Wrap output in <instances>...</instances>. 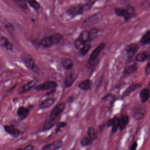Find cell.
I'll use <instances>...</instances> for the list:
<instances>
[{"label": "cell", "mask_w": 150, "mask_h": 150, "mask_svg": "<svg viewBox=\"0 0 150 150\" xmlns=\"http://www.w3.org/2000/svg\"><path fill=\"white\" fill-rule=\"evenodd\" d=\"M63 38L62 34L55 33L45 37L41 40L40 42V45L44 48H49L59 43Z\"/></svg>", "instance_id": "1"}, {"label": "cell", "mask_w": 150, "mask_h": 150, "mask_svg": "<svg viewBox=\"0 0 150 150\" xmlns=\"http://www.w3.org/2000/svg\"><path fill=\"white\" fill-rule=\"evenodd\" d=\"M20 59L28 69L36 74L40 73L39 69L35 64L33 58L30 54L27 53L22 54L20 56Z\"/></svg>", "instance_id": "2"}, {"label": "cell", "mask_w": 150, "mask_h": 150, "mask_svg": "<svg viewBox=\"0 0 150 150\" xmlns=\"http://www.w3.org/2000/svg\"><path fill=\"white\" fill-rule=\"evenodd\" d=\"M139 49V46L136 44H132L126 47L122 52V56L125 60L128 61L132 59L136 54Z\"/></svg>", "instance_id": "3"}, {"label": "cell", "mask_w": 150, "mask_h": 150, "mask_svg": "<svg viewBox=\"0 0 150 150\" xmlns=\"http://www.w3.org/2000/svg\"><path fill=\"white\" fill-rule=\"evenodd\" d=\"M83 12V5L82 4H74L69 7L67 11V14L72 18L82 15Z\"/></svg>", "instance_id": "4"}, {"label": "cell", "mask_w": 150, "mask_h": 150, "mask_svg": "<svg viewBox=\"0 0 150 150\" xmlns=\"http://www.w3.org/2000/svg\"><path fill=\"white\" fill-rule=\"evenodd\" d=\"M65 108V105L64 103H60L55 106L50 113L49 115V120L54 121L61 113Z\"/></svg>", "instance_id": "5"}, {"label": "cell", "mask_w": 150, "mask_h": 150, "mask_svg": "<svg viewBox=\"0 0 150 150\" xmlns=\"http://www.w3.org/2000/svg\"><path fill=\"white\" fill-rule=\"evenodd\" d=\"M57 83L54 81H47L43 83L38 85L34 88V90L37 91H41L43 90H51L57 87Z\"/></svg>", "instance_id": "6"}, {"label": "cell", "mask_w": 150, "mask_h": 150, "mask_svg": "<svg viewBox=\"0 0 150 150\" xmlns=\"http://www.w3.org/2000/svg\"><path fill=\"white\" fill-rule=\"evenodd\" d=\"M105 45L104 43H102L99 45L98 46L91 54L87 62H92L97 60L98 57L105 48Z\"/></svg>", "instance_id": "7"}, {"label": "cell", "mask_w": 150, "mask_h": 150, "mask_svg": "<svg viewBox=\"0 0 150 150\" xmlns=\"http://www.w3.org/2000/svg\"><path fill=\"white\" fill-rule=\"evenodd\" d=\"M115 13L116 16L119 17H122L126 22H128L132 18V15L127 9L122 8H116L115 9Z\"/></svg>", "instance_id": "8"}, {"label": "cell", "mask_w": 150, "mask_h": 150, "mask_svg": "<svg viewBox=\"0 0 150 150\" xmlns=\"http://www.w3.org/2000/svg\"><path fill=\"white\" fill-rule=\"evenodd\" d=\"M4 128L5 132L9 134L12 137L17 138L20 134V131L17 129H16L14 125H5Z\"/></svg>", "instance_id": "9"}, {"label": "cell", "mask_w": 150, "mask_h": 150, "mask_svg": "<svg viewBox=\"0 0 150 150\" xmlns=\"http://www.w3.org/2000/svg\"><path fill=\"white\" fill-rule=\"evenodd\" d=\"M63 145L62 142L60 140H57L53 142L45 145L43 150H57L61 149Z\"/></svg>", "instance_id": "10"}, {"label": "cell", "mask_w": 150, "mask_h": 150, "mask_svg": "<svg viewBox=\"0 0 150 150\" xmlns=\"http://www.w3.org/2000/svg\"><path fill=\"white\" fill-rule=\"evenodd\" d=\"M120 120L117 117H115L112 120H109L107 122V126L108 127H112V131L115 133L118 130L119 128Z\"/></svg>", "instance_id": "11"}, {"label": "cell", "mask_w": 150, "mask_h": 150, "mask_svg": "<svg viewBox=\"0 0 150 150\" xmlns=\"http://www.w3.org/2000/svg\"><path fill=\"white\" fill-rule=\"evenodd\" d=\"M0 46L8 51H12L13 49L12 44L4 36H0Z\"/></svg>", "instance_id": "12"}, {"label": "cell", "mask_w": 150, "mask_h": 150, "mask_svg": "<svg viewBox=\"0 0 150 150\" xmlns=\"http://www.w3.org/2000/svg\"><path fill=\"white\" fill-rule=\"evenodd\" d=\"M137 70V66L134 62H129L127 64L124 70V73L125 74H133Z\"/></svg>", "instance_id": "13"}, {"label": "cell", "mask_w": 150, "mask_h": 150, "mask_svg": "<svg viewBox=\"0 0 150 150\" xmlns=\"http://www.w3.org/2000/svg\"><path fill=\"white\" fill-rule=\"evenodd\" d=\"M29 114V110L23 106L18 108L17 111V115L21 120H25L28 116Z\"/></svg>", "instance_id": "14"}, {"label": "cell", "mask_w": 150, "mask_h": 150, "mask_svg": "<svg viewBox=\"0 0 150 150\" xmlns=\"http://www.w3.org/2000/svg\"><path fill=\"white\" fill-rule=\"evenodd\" d=\"M36 83V82L34 80H31L28 83H26L19 89V93L21 94V93H24L30 91L32 88L35 86Z\"/></svg>", "instance_id": "15"}, {"label": "cell", "mask_w": 150, "mask_h": 150, "mask_svg": "<svg viewBox=\"0 0 150 150\" xmlns=\"http://www.w3.org/2000/svg\"><path fill=\"white\" fill-rule=\"evenodd\" d=\"M54 98H48L42 101L39 105L40 109H45L52 106L55 102Z\"/></svg>", "instance_id": "16"}, {"label": "cell", "mask_w": 150, "mask_h": 150, "mask_svg": "<svg viewBox=\"0 0 150 150\" xmlns=\"http://www.w3.org/2000/svg\"><path fill=\"white\" fill-rule=\"evenodd\" d=\"M92 85L91 80L87 79L82 81L79 85V87L83 91H88L91 89Z\"/></svg>", "instance_id": "17"}, {"label": "cell", "mask_w": 150, "mask_h": 150, "mask_svg": "<svg viewBox=\"0 0 150 150\" xmlns=\"http://www.w3.org/2000/svg\"><path fill=\"white\" fill-rule=\"evenodd\" d=\"M150 54L147 51H143L138 54L137 56L136 59L137 62H144L147 60L150 57Z\"/></svg>", "instance_id": "18"}, {"label": "cell", "mask_w": 150, "mask_h": 150, "mask_svg": "<svg viewBox=\"0 0 150 150\" xmlns=\"http://www.w3.org/2000/svg\"><path fill=\"white\" fill-rule=\"evenodd\" d=\"M89 38H90V32L88 30H83L82 31L79 35L78 38L86 45L87 42H89Z\"/></svg>", "instance_id": "19"}, {"label": "cell", "mask_w": 150, "mask_h": 150, "mask_svg": "<svg viewBox=\"0 0 150 150\" xmlns=\"http://www.w3.org/2000/svg\"><path fill=\"white\" fill-rule=\"evenodd\" d=\"M140 96L142 102H146L150 98V90L149 89H146V88L143 89L140 93Z\"/></svg>", "instance_id": "20"}, {"label": "cell", "mask_w": 150, "mask_h": 150, "mask_svg": "<svg viewBox=\"0 0 150 150\" xmlns=\"http://www.w3.org/2000/svg\"><path fill=\"white\" fill-rule=\"evenodd\" d=\"M145 113V110H144V108H138L134 112V118L136 120H142L144 117Z\"/></svg>", "instance_id": "21"}, {"label": "cell", "mask_w": 150, "mask_h": 150, "mask_svg": "<svg viewBox=\"0 0 150 150\" xmlns=\"http://www.w3.org/2000/svg\"><path fill=\"white\" fill-rule=\"evenodd\" d=\"M87 135L89 138L92 140L94 141L98 138V133L94 128L90 127L87 130Z\"/></svg>", "instance_id": "22"}, {"label": "cell", "mask_w": 150, "mask_h": 150, "mask_svg": "<svg viewBox=\"0 0 150 150\" xmlns=\"http://www.w3.org/2000/svg\"><path fill=\"white\" fill-rule=\"evenodd\" d=\"M62 64L63 67L67 70L71 69L74 66L73 61L68 58L63 59L62 62Z\"/></svg>", "instance_id": "23"}, {"label": "cell", "mask_w": 150, "mask_h": 150, "mask_svg": "<svg viewBox=\"0 0 150 150\" xmlns=\"http://www.w3.org/2000/svg\"><path fill=\"white\" fill-rule=\"evenodd\" d=\"M129 122V118L127 115H123L120 120L119 128L120 130L125 129Z\"/></svg>", "instance_id": "24"}, {"label": "cell", "mask_w": 150, "mask_h": 150, "mask_svg": "<svg viewBox=\"0 0 150 150\" xmlns=\"http://www.w3.org/2000/svg\"><path fill=\"white\" fill-rule=\"evenodd\" d=\"M74 82V79L72 74H69L67 76L65 79V86L66 88H69L73 84Z\"/></svg>", "instance_id": "25"}, {"label": "cell", "mask_w": 150, "mask_h": 150, "mask_svg": "<svg viewBox=\"0 0 150 150\" xmlns=\"http://www.w3.org/2000/svg\"><path fill=\"white\" fill-rule=\"evenodd\" d=\"M91 47V45L90 44H86L83 47H81L79 49V55L80 57H83L88 52V51Z\"/></svg>", "instance_id": "26"}, {"label": "cell", "mask_w": 150, "mask_h": 150, "mask_svg": "<svg viewBox=\"0 0 150 150\" xmlns=\"http://www.w3.org/2000/svg\"><path fill=\"white\" fill-rule=\"evenodd\" d=\"M142 86V85L141 83H137L136 84L133 85L131 86H129L127 90L126 91L124 92V96H128V95L130 94L132 92L134 91L136 89H137V88H140V87Z\"/></svg>", "instance_id": "27"}, {"label": "cell", "mask_w": 150, "mask_h": 150, "mask_svg": "<svg viewBox=\"0 0 150 150\" xmlns=\"http://www.w3.org/2000/svg\"><path fill=\"white\" fill-rule=\"evenodd\" d=\"M90 32V38H89V42H91L97 38L98 36V30L97 28H93L91 29Z\"/></svg>", "instance_id": "28"}, {"label": "cell", "mask_w": 150, "mask_h": 150, "mask_svg": "<svg viewBox=\"0 0 150 150\" xmlns=\"http://www.w3.org/2000/svg\"><path fill=\"white\" fill-rule=\"evenodd\" d=\"M15 3L17 4L18 7L23 9H26L28 8L27 2L26 0H12Z\"/></svg>", "instance_id": "29"}, {"label": "cell", "mask_w": 150, "mask_h": 150, "mask_svg": "<svg viewBox=\"0 0 150 150\" xmlns=\"http://www.w3.org/2000/svg\"><path fill=\"white\" fill-rule=\"evenodd\" d=\"M27 2L29 5L34 9L38 10L40 8V4L36 0H27Z\"/></svg>", "instance_id": "30"}, {"label": "cell", "mask_w": 150, "mask_h": 150, "mask_svg": "<svg viewBox=\"0 0 150 150\" xmlns=\"http://www.w3.org/2000/svg\"><path fill=\"white\" fill-rule=\"evenodd\" d=\"M141 41L144 45H147L150 43V31L146 32L143 36Z\"/></svg>", "instance_id": "31"}, {"label": "cell", "mask_w": 150, "mask_h": 150, "mask_svg": "<svg viewBox=\"0 0 150 150\" xmlns=\"http://www.w3.org/2000/svg\"><path fill=\"white\" fill-rule=\"evenodd\" d=\"M98 18L97 16H93L92 17L86 19V20H85L84 22V24L86 25V26L87 25H92L95 22H96L97 18Z\"/></svg>", "instance_id": "32"}, {"label": "cell", "mask_w": 150, "mask_h": 150, "mask_svg": "<svg viewBox=\"0 0 150 150\" xmlns=\"http://www.w3.org/2000/svg\"><path fill=\"white\" fill-rule=\"evenodd\" d=\"M92 143V141L89 137H84L81 141V144L83 147L90 146Z\"/></svg>", "instance_id": "33"}, {"label": "cell", "mask_w": 150, "mask_h": 150, "mask_svg": "<svg viewBox=\"0 0 150 150\" xmlns=\"http://www.w3.org/2000/svg\"><path fill=\"white\" fill-rule=\"evenodd\" d=\"M67 123L65 122H59V123L57 124V127L56 128V132L58 133L59 131H60L61 129H62L64 128L65 127L67 126Z\"/></svg>", "instance_id": "34"}, {"label": "cell", "mask_w": 150, "mask_h": 150, "mask_svg": "<svg viewBox=\"0 0 150 150\" xmlns=\"http://www.w3.org/2000/svg\"><path fill=\"white\" fill-rule=\"evenodd\" d=\"M94 4V1H90L86 4L83 5L84 7V11H86L89 10L91 8L92 6Z\"/></svg>", "instance_id": "35"}, {"label": "cell", "mask_w": 150, "mask_h": 150, "mask_svg": "<svg viewBox=\"0 0 150 150\" xmlns=\"http://www.w3.org/2000/svg\"><path fill=\"white\" fill-rule=\"evenodd\" d=\"M54 121L50 120L46 122H45V125H44V129H48L51 128L54 125L53 123H52Z\"/></svg>", "instance_id": "36"}, {"label": "cell", "mask_w": 150, "mask_h": 150, "mask_svg": "<svg viewBox=\"0 0 150 150\" xmlns=\"http://www.w3.org/2000/svg\"><path fill=\"white\" fill-rule=\"evenodd\" d=\"M115 98V96L112 94H108L106 95L105 97H103L102 98V100L104 101H106L108 100H113Z\"/></svg>", "instance_id": "37"}, {"label": "cell", "mask_w": 150, "mask_h": 150, "mask_svg": "<svg viewBox=\"0 0 150 150\" xmlns=\"http://www.w3.org/2000/svg\"><path fill=\"white\" fill-rule=\"evenodd\" d=\"M145 74L147 76L150 75V60L147 64V67L145 69Z\"/></svg>", "instance_id": "38"}, {"label": "cell", "mask_w": 150, "mask_h": 150, "mask_svg": "<svg viewBox=\"0 0 150 150\" xmlns=\"http://www.w3.org/2000/svg\"><path fill=\"white\" fill-rule=\"evenodd\" d=\"M137 147V142H134V143L133 144L131 145V147H130V150H136Z\"/></svg>", "instance_id": "39"}, {"label": "cell", "mask_w": 150, "mask_h": 150, "mask_svg": "<svg viewBox=\"0 0 150 150\" xmlns=\"http://www.w3.org/2000/svg\"><path fill=\"white\" fill-rule=\"evenodd\" d=\"M23 150H34V146L32 145H28Z\"/></svg>", "instance_id": "40"}, {"label": "cell", "mask_w": 150, "mask_h": 150, "mask_svg": "<svg viewBox=\"0 0 150 150\" xmlns=\"http://www.w3.org/2000/svg\"><path fill=\"white\" fill-rule=\"evenodd\" d=\"M16 150H23V149H22V148H20V149H18Z\"/></svg>", "instance_id": "41"}, {"label": "cell", "mask_w": 150, "mask_h": 150, "mask_svg": "<svg viewBox=\"0 0 150 150\" xmlns=\"http://www.w3.org/2000/svg\"><path fill=\"white\" fill-rule=\"evenodd\" d=\"M149 89H150L149 90H150V81L149 83Z\"/></svg>", "instance_id": "42"}, {"label": "cell", "mask_w": 150, "mask_h": 150, "mask_svg": "<svg viewBox=\"0 0 150 150\" xmlns=\"http://www.w3.org/2000/svg\"><path fill=\"white\" fill-rule=\"evenodd\" d=\"M59 1H61V0H59Z\"/></svg>", "instance_id": "43"}]
</instances>
